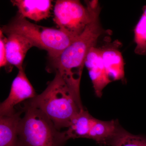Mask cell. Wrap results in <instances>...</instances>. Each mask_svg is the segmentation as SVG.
I'll use <instances>...</instances> for the list:
<instances>
[{"label": "cell", "instance_id": "1", "mask_svg": "<svg viewBox=\"0 0 146 146\" xmlns=\"http://www.w3.org/2000/svg\"><path fill=\"white\" fill-rule=\"evenodd\" d=\"M100 11L98 1L94 7L92 21L82 34L59 56L51 60L52 69L62 78L81 105L80 84L85 59L89 51L92 47L96 46L103 31L100 20Z\"/></svg>", "mask_w": 146, "mask_h": 146}, {"label": "cell", "instance_id": "2", "mask_svg": "<svg viewBox=\"0 0 146 146\" xmlns=\"http://www.w3.org/2000/svg\"><path fill=\"white\" fill-rule=\"evenodd\" d=\"M26 102L42 111L59 130L68 128L73 118L84 109L58 73L42 94Z\"/></svg>", "mask_w": 146, "mask_h": 146}, {"label": "cell", "instance_id": "3", "mask_svg": "<svg viewBox=\"0 0 146 146\" xmlns=\"http://www.w3.org/2000/svg\"><path fill=\"white\" fill-rule=\"evenodd\" d=\"M24 103L18 129L20 146H62L68 140L40 110Z\"/></svg>", "mask_w": 146, "mask_h": 146}, {"label": "cell", "instance_id": "4", "mask_svg": "<svg viewBox=\"0 0 146 146\" xmlns=\"http://www.w3.org/2000/svg\"><path fill=\"white\" fill-rule=\"evenodd\" d=\"M1 29L4 34L14 33L23 35L34 47L46 51L51 60L55 59L76 39L60 29L38 25L17 14Z\"/></svg>", "mask_w": 146, "mask_h": 146}, {"label": "cell", "instance_id": "5", "mask_svg": "<svg viewBox=\"0 0 146 146\" xmlns=\"http://www.w3.org/2000/svg\"><path fill=\"white\" fill-rule=\"evenodd\" d=\"M97 1H86V7L78 0H58L54 9L53 21L59 29L76 39L92 21Z\"/></svg>", "mask_w": 146, "mask_h": 146}, {"label": "cell", "instance_id": "6", "mask_svg": "<svg viewBox=\"0 0 146 146\" xmlns=\"http://www.w3.org/2000/svg\"><path fill=\"white\" fill-rule=\"evenodd\" d=\"M36 92L29 81L24 69L19 70L13 80L8 97L0 105V115H10L16 112V106L36 96Z\"/></svg>", "mask_w": 146, "mask_h": 146}, {"label": "cell", "instance_id": "7", "mask_svg": "<svg viewBox=\"0 0 146 146\" xmlns=\"http://www.w3.org/2000/svg\"><path fill=\"white\" fill-rule=\"evenodd\" d=\"M86 66L97 96L102 97L103 90L111 83L103 62L100 48L92 47L85 59Z\"/></svg>", "mask_w": 146, "mask_h": 146}, {"label": "cell", "instance_id": "8", "mask_svg": "<svg viewBox=\"0 0 146 146\" xmlns=\"http://www.w3.org/2000/svg\"><path fill=\"white\" fill-rule=\"evenodd\" d=\"M7 58L9 66L16 67L18 70L24 69L23 63L26 55L31 48L34 47L32 43L25 37L14 33H6Z\"/></svg>", "mask_w": 146, "mask_h": 146}, {"label": "cell", "instance_id": "9", "mask_svg": "<svg viewBox=\"0 0 146 146\" xmlns=\"http://www.w3.org/2000/svg\"><path fill=\"white\" fill-rule=\"evenodd\" d=\"M116 44L100 48L103 62L111 82L125 80V63L122 54Z\"/></svg>", "mask_w": 146, "mask_h": 146}, {"label": "cell", "instance_id": "10", "mask_svg": "<svg viewBox=\"0 0 146 146\" xmlns=\"http://www.w3.org/2000/svg\"><path fill=\"white\" fill-rule=\"evenodd\" d=\"M18 9V14L24 18L39 22L50 16L52 1L50 0H12Z\"/></svg>", "mask_w": 146, "mask_h": 146}, {"label": "cell", "instance_id": "11", "mask_svg": "<svg viewBox=\"0 0 146 146\" xmlns=\"http://www.w3.org/2000/svg\"><path fill=\"white\" fill-rule=\"evenodd\" d=\"M22 110L0 116V146H20L18 129Z\"/></svg>", "mask_w": 146, "mask_h": 146}, {"label": "cell", "instance_id": "12", "mask_svg": "<svg viewBox=\"0 0 146 146\" xmlns=\"http://www.w3.org/2000/svg\"><path fill=\"white\" fill-rule=\"evenodd\" d=\"M96 118L84 109H82L71 121L65 131L68 140L70 138H88L89 132Z\"/></svg>", "mask_w": 146, "mask_h": 146}, {"label": "cell", "instance_id": "13", "mask_svg": "<svg viewBox=\"0 0 146 146\" xmlns=\"http://www.w3.org/2000/svg\"><path fill=\"white\" fill-rule=\"evenodd\" d=\"M117 120L103 121L96 119L88 138L94 140L101 146H106L120 126Z\"/></svg>", "mask_w": 146, "mask_h": 146}, {"label": "cell", "instance_id": "14", "mask_svg": "<svg viewBox=\"0 0 146 146\" xmlns=\"http://www.w3.org/2000/svg\"><path fill=\"white\" fill-rule=\"evenodd\" d=\"M106 145L111 146H146V136L133 135L121 126Z\"/></svg>", "mask_w": 146, "mask_h": 146}, {"label": "cell", "instance_id": "15", "mask_svg": "<svg viewBox=\"0 0 146 146\" xmlns=\"http://www.w3.org/2000/svg\"><path fill=\"white\" fill-rule=\"evenodd\" d=\"M136 54L146 55V17L142 14L134 29Z\"/></svg>", "mask_w": 146, "mask_h": 146}, {"label": "cell", "instance_id": "16", "mask_svg": "<svg viewBox=\"0 0 146 146\" xmlns=\"http://www.w3.org/2000/svg\"><path fill=\"white\" fill-rule=\"evenodd\" d=\"M2 31L0 30V66L1 68L5 67L6 70L10 72L12 70V68L9 65L7 58L6 43L7 37L4 35Z\"/></svg>", "mask_w": 146, "mask_h": 146}, {"label": "cell", "instance_id": "17", "mask_svg": "<svg viewBox=\"0 0 146 146\" xmlns=\"http://www.w3.org/2000/svg\"><path fill=\"white\" fill-rule=\"evenodd\" d=\"M143 14H144L146 17V5L144 6L143 8Z\"/></svg>", "mask_w": 146, "mask_h": 146}]
</instances>
